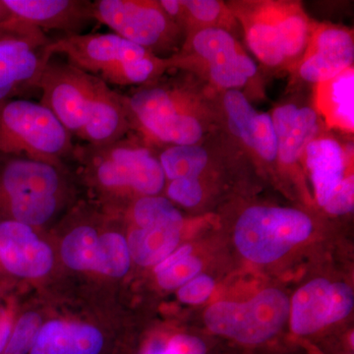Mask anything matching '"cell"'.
<instances>
[{
	"label": "cell",
	"instance_id": "1",
	"mask_svg": "<svg viewBox=\"0 0 354 354\" xmlns=\"http://www.w3.org/2000/svg\"><path fill=\"white\" fill-rule=\"evenodd\" d=\"M36 88L41 92L39 102L84 145L113 143L134 129L125 95L69 62L51 58Z\"/></svg>",
	"mask_w": 354,
	"mask_h": 354
},
{
	"label": "cell",
	"instance_id": "2",
	"mask_svg": "<svg viewBox=\"0 0 354 354\" xmlns=\"http://www.w3.org/2000/svg\"><path fill=\"white\" fill-rule=\"evenodd\" d=\"M50 50L109 86H145L169 70L167 58L114 32L60 37L51 41Z\"/></svg>",
	"mask_w": 354,
	"mask_h": 354
},
{
	"label": "cell",
	"instance_id": "3",
	"mask_svg": "<svg viewBox=\"0 0 354 354\" xmlns=\"http://www.w3.org/2000/svg\"><path fill=\"white\" fill-rule=\"evenodd\" d=\"M125 100L134 129L150 143L197 145L206 133L199 118V100L183 82L155 81L125 95Z\"/></svg>",
	"mask_w": 354,
	"mask_h": 354
},
{
	"label": "cell",
	"instance_id": "4",
	"mask_svg": "<svg viewBox=\"0 0 354 354\" xmlns=\"http://www.w3.org/2000/svg\"><path fill=\"white\" fill-rule=\"evenodd\" d=\"M72 158L78 160L100 187L111 192L157 196L165 186L158 158L148 144L138 139L124 137L106 145H76Z\"/></svg>",
	"mask_w": 354,
	"mask_h": 354
},
{
	"label": "cell",
	"instance_id": "5",
	"mask_svg": "<svg viewBox=\"0 0 354 354\" xmlns=\"http://www.w3.org/2000/svg\"><path fill=\"white\" fill-rule=\"evenodd\" d=\"M75 146L71 134L41 102L0 100V153L60 167L72 158Z\"/></svg>",
	"mask_w": 354,
	"mask_h": 354
},
{
	"label": "cell",
	"instance_id": "6",
	"mask_svg": "<svg viewBox=\"0 0 354 354\" xmlns=\"http://www.w3.org/2000/svg\"><path fill=\"white\" fill-rule=\"evenodd\" d=\"M312 230L311 218L299 209L254 206L239 216L234 241L246 259L269 264L306 241Z\"/></svg>",
	"mask_w": 354,
	"mask_h": 354
},
{
	"label": "cell",
	"instance_id": "7",
	"mask_svg": "<svg viewBox=\"0 0 354 354\" xmlns=\"http://www.w3.org/2000/svg\"><path fill=\"white\" fill-rule=\"evenodd\" d=\"M90 8L93 20L157 57L174 50L183 32L158 1L95 0L91 1Z\"/></svg>",
	"mask_w": 354,
	"mask_h": 354
},
{
	"label": "cell",
	"instance_id": "8",
	"mask_svg": "<svg viewBox=\"0 0 354 354\" xmlns=\"http://www.w3.org/2000/svg\"><path fill=\"white\" fill-rule=\"evenodd\" d=\"M290 313V302L283 291L268 288L249 301L218 302L205 314V323L215 334L243 344H260L281 329Z\"/></svg>",
	"mask_w": 354,
	"mask_h": 354
},
{
	"label": "cell",
	"instance_id": "9",
	"mask_svg": "<svg viewBox=\"0 0 354 354\" xmlns=\"http://www.w3.org/2000/svg\"><path fill=\"white\" fill-rule=\"evenodd\" d=\"M53 39L24 21L11 17L0 24V100L36 88L53 55Z\"/></svg>",
	"mask_w": 354,
	"mask_h": 354
},
{
	"label": "cell",
	"instance_id": "10",
	"mask_svg": "<svg viewBox=\"0 0 354 354\" xmlns=\"http://www.w3.org/2000/svg\"><path fill=\"white\" fill-rule=\"evenodd\" d=\"M60 167L20 156L0 153V221H16L23 205L37 196H58Z\"/></svg>",
	"mask_w": 354,
	"mask_h": 354
},
{
	"label": "cell",
	"instance_id": "11",
	"mask_svg": "<svg viewBox=\"0 0 354 354\" xmlns=\"http://www.w3.org/2000/svg\"><path fill=\"white\" fill-rule=\"evenodd\" d=\"M169 69H186L201 62L207 70L234 67L250 80L257 74V65L247 55L230 31L205 28L189 32L183 50L167 57Z\"/></svg>",
	"mask_w": 354,
	"mask_h": 354
},
{
	"label": "cell",
	"instance_id": "12",
	"mask_svg": "<svg viewBox=\"0 0 354 354\" xmlns=\"http://www.w3.org/2000/svg\"><path fill=\"white\" fill-rule=\"evenodd\" d=\"M353 59L354 41L351 30L313 23L306 50L295 69L305 82L318 85L353 66Z\"/></svg>",
	"mask_w": 354,
	"mask_h": 354
},
{
	"label": "cell",
	"instance_id": "13",
	"mask_svg": "<svg viewBox=\"0 0 354 354\" xmlns=\"http://www.w3.org/2000/svg\"><path fill=\"white\" fill-rule=\"evenodd\" d=\"M53 255L29 225L15 221H0V265L10 274L39 278L50 272Z\"/></svg>",
	"mask_w": 354,
	"mask_h": 354
},
{
	"label": "cell",
	"instance_id": "14",
	"mask_svg": "<svg viewBox=\"0 0 354 354\" xmlns=\"http://www.w3.org/2000/svg\"><path fill=\"white\" fill-rule=\"evenodd\" d=\"M13 17L39 30L64 32V36L82 34L92 22L91 1L87 0H3Z\"/></svg>",
	"mask_w": 354,
	"mask_h": 354
},
{
	"label": "cell",
	"instance_id": "15",
	"mask_svg": "<svg viewBox=\"0 0 354 354\" xmlns=\"http://www.w3.org/2000/svg\"><path fill=\"white\" fill-rule=\"evenodd\" d=\"M228 7L243 27L249 50L261 64L270 68L288 67L281 50L272 1L246 2Z\"/></svg>",
	"mask_w": 354,
	"mask_h": 354
},
{
	"label": "cell",
	"instance_id": "16",
	"mask_svg": "<svg viewBox=\"0 0 354 354\" xmlns=\"http://www.w3.org/2000/svg\"><path fill=\"white\" fill-rule=\"evenodd\" d=\"M271 118L278 140L277 162L295 167L304 160L310 142L321 134L322 120L313 108L291 102L274 109Z\"/></svg>",
	"mask_w": 354,
	"mask_h": 354
},
{
	"label": "cell",
	"instance_id": "17",
	"mask_svg": "<svg viewBox=\"0 0 354 354\" xmlns=\"http://www.w3.org/2000/svg\"><path fill=\"white\" fill-rule=\"evenodd\" d=\"M351 152L337 139L319 134L305 149L304 162L308 169L316 201L325 206L341 183L349 164Z\"/></svg>",
	"mask_w": 354,
	"mask_h": 354
},
{
	"label": "cell",
	"instance_id": "18",
	"mask_svg": "<svg viewBox=\"0 0 354 354\" xmlns=\"http://www.w3.org/2000/svg\"><path fill=\"white\" fill-rule=\"evenodd\" d=\"M291 328L299 335L314 334L333 323V288L327 279H316L295 292L290 306Z\"/></svg>",
	"mask_w": 354,
	"mask_h": 354
},
{
	"label": "cell",
	"instance_id": "19",
	"mask_svg": "<svg viewBox=\"0 0 354 354\" xmlns=\"http://www.w3.org/2000/svg\"><path fill=\"white\" fill-rule=\"evenodd\" d=\"M315 104L314 109L328 127L342 132H353V66L327 82L316 85Z\"/></svg>",
	"mask_w": 354,
	"mask_h": 354
},
{
	"label": "cell",
	"instance_id": "20",
	"mask_svg": "<svg viewBox=\"0 0 354 354\" xmlns=\"http://www.w3.org/2000/svg\"><path fill=\"white\" fill-rule=\"evenodd\" d=\"M272 4L286 64L295 67L306 50L313 23L297 2L272 1Z\"/></svg>",
	"mask_w": 354,
	"mask_h": 354
},
{
	"label": "cell",
	"instance_id": "21",
	"mask_svg": "<svg viewBox=\"0 0 354 354\" xmlns=\"http://www.w3.org/2000/svg\"><path fill=\"white\" fill-rule=\"evenodd\" d=\"M183 225H155L133 230L128 239L130 257L141 266L158 265L178 244Z\"/></svg>",
	"mask_w": 354,
	"mask_h": 354
},
{
	"label": "cell",
	"instance_id": "22",
	"mask_svg": "<svg viewBox=\"0 0 354 354\" xmlns=\"http://www.w3.org/2000/svg\"><path fill=\"white\" fill-rule=\"evenodd\" d=\"M158 158L165 179L169 180L199 177L209 162V151L200 144L169 146L160 152Z\"/></svg>",
	"mask_w": 354,
	"mask_h": 354
},
{
	"label": "cell",
	"instance_id": "23",
	"mask_svg": "<svg viewBox=\"0 0 354 354\" xmlns=\"http://www.w3.org/2000/svg\"><path fill=\"white\" fill-rule=\"evenodd\" d=\"M223 108L228 129L251 152L258 111L241 90L225 91L223 95Z\"/></svg>",
	"mask_w": 354,
	"mask_h": 354
},
{
	"label": "cell",
	"instance_id": "24",
	"mask_svg": "<svg viewBox=\"0 0 354 354\" xmlns=\"http://www.w3.org/2000/svg\"><path fill=\"white\" fill-rule=\"evenodd\" d=\"M184 8L183 29L189 32L205 28L227 30L235 17L228 6L216 0H181Z\"/></svg>",
	"mask_w": 354,
	"mask_h": 354
},
{
	"label": "cell",
	"instance_id": "25",
	"mask_svg": "<svg viewBox=\"0 0 354 354\" xmlns=\"http://www.w3.org/2000/svg\"><path fill=\"white\" fill-rule=\"evenodd\" d=\"M99 235L94 228L81 225L74 228L62 246V260L74 270L94 271Z\"/></svg>",
	"mask_w": 354,
	"mask_h": 354
},
{
	"label": "cell",
	"instance_id": "26",
	"mask_svg": "<svg viewBox=\"0 0 354 354\" xmlns=\"http://www.w3.org/2000/svg\"><path fill=\"white\" fill-rule=\"evenodd\" d=\"M130 268V253L122 235L109 232L99 236L94 271L120 278Z\"/></svg>",
	"mask_w": 354,
	"mask_h": 354
},
{
	"label": "cell",
	"instance_id": "27",
	"mask_svg": "<svg viewBox=\"0 0 354 354\" xmlns=\"http://www.w3.org/2000/svg\"><path fill=\"white\" fill-rule=\"evenodd\" d=\"M133 218L139 227L155 225H183V216L169 200L160 196L141 197L133 206Z\"/></svg>",
	"mask_w": 354,
	"mask_h": 354
},
{
	"label": "cell",
	"instance_id": "28",
	"mask_svg": "<svg viewBox=\"0 0 354 354\" xmlns=\"http://www.w3.org/2000/svg\"><path fill=\"white\" fill-rule=\"evenodd\" d=\"M106 348L104 335L94 326L67 325L64 354H104Z\"/></svg>",
	"mask_w": 354,
	"mask_h": 354
},
{
	"label": "cell",
	"instance_id": "29",
	"mask_svg": "<svg viewBox=\"0 0 354 354\" xmlns=\"http://www.w3.org/2000/svg\"><path fill=\"white\" fill-rule=\"evenodd\" d=\"M251 153L269 164L277 162L278 140H277L276 131L272 124L271 114L257 113L255 124H254L253 146Z\"/></svg>",
	"mask_w": 354,
	"mask_h": 354
},
{
	"label": "cell",
	"instance_id": "30",
	"mask_svg": "<svg viewBox=\"0 0 354 354\" xmlns=\"http://www.w3.org/2000/svg\"><path fill=\"white\" fill-rule=\"evenodd\" d=\"M202 267L201 260L197 257L191 255L184 257L162 271L156 272L158 285L165 290L183 286L201 272Z\"/></svg>",
	"mask_w": 354,
	"mask_h": 354
},
{
	"label": "cell",
	"instance_id": "31",
	"mask_svg": "<svg viewBox=\"0 0 354 354\" xmlns=\"http://www.w3.org/2000/svg\"><path fill=\"white\" fill-rule=\"evenodd\" d=\"M67 325L51 321L39 329L29 354H64Z\"/></svg>",
	"mask_w": 354,
	"mask_h": 354
},
{
	"label": "cell",
	"instance_id": "32",
	"mask_svg": "<svg viewBox=\"0 0 354 354\" xmlns=\"http://www.w3.org/2000/svg\"><path fill=\"white\" fill-rule=\"evenodd\" d=\"M167 195L172 201L186 208H193L201 202L203 187L199 177H188L171 180Z\"/></svg>",
	"mask_w": 354,
	"mask_h": 354
},
{
	"label": "cell",
	"instance_id": "33",
	"mask_svg": "<svg viewBox=\"0 0 354 354\" xmlns=\"http://www.w3.org/2000/svg\"><path fill=\"white\" fill-rule=\"evenodd\" d=\"M330 215L342 216L351 213L354 208V176L353 174L344 176L337 186L332 196L323 207Z\"/></svg>",
	"mask_w": 354,
	"mask_h": 354
},
{
	"label": "cell",
	"instance_id": "34",
	"mask_svg": "<svg viewBox=\"0 0 354 354\" xmlns=\"http://www.w3.org/2000/svg\"><path fill=\"white\" fill-rule=\"evenodd\" d=\"M215 288V281L207 274L191 279L178 291V297L184 304H199L206 301Z\"/></svg>",
	"mask_w": 354,
	"mask_h": 354
},
{
	"label": "cell",
	"instance_id": "35",
	"mask_svg": "<svg viewBox=\"0 0 354 354\" xmlns=\"http://www.w3.org/2000/svg\"><path fill=\"white\" fill-rule=\"evenodd\" d=\"M333 323L339 322L353 311L354 297L353 288L344 283H332Z\"/></svg>",
	"mask_w": 354,
	"mask_h": 354
},
{
	"label": "cell",
	"instance_id": "36",
	"mask_svg": "<svg viewBox=\"0 0 354 354\" xmlns=\"http://www.w3.org/2000/svg\"><path fill=\"white\" fill-rule=\"evenodd\" d=\"M171 354H206L205 342L194 335H177L165 344Z\"/></svg>",
	"mask_w": 354,
	"mask_h": 354
},
{
	"label": "cell",
	"instance_id": "37",
	"mask_svg": "<svg viewBox=\"0 0 354 354\" xmlns=\"http://www.w3.org/2000/svg\"><path fill=\"white\" fill-rule=\"evenodd\" d=\"M12 332L11 312L8 309L0 310V354L3 353Z\"/></svg>",
	"mask_w": 354,
	"mask_h": 354
},
{
	"label": "cell",
	"instance_id": "38",
	"mask_svg": "<svg viewBox=\"0 0 354 354\" xmlns=\"http://www.w3.org/2000/svg\"><path fill=\"white\" fill-rule=\"evenodd\" d=\"M191 252H192V247L190 245L181 247V248H179L176 252H172L169 257L162 260L160 264H158L157 267H156L155 272L162 271L165 268L169 267V266L176 263L177 261L183 259L184 257H187V256L190 255Z\"/></svg>",
	"mask_w": 354,
	"mask_h": 354
},
{
	"label": "cell",
	"instance_id": "39",
	"mask_svg": "<svg viewBox=\"0 0 354 354\" xmlns=\"http://www.w3.org/2000/svg\"><path fill=\"white\" fill-rule=\"evenodd\" d=\"M144 354H171L167 351L165 348V344L162 342H153L149 348L146 349L145 353Z\"/></svg>",
	"mask_w": 354,
	"mask_h": 354
},
{
	"label": "cell",
	"instance_id": "40",
	"mask_svg": "<svg viewBox=\"0 0 354 354\" xmlns=\"http://www.w3.org/2000/svg\"><path fill=\"white\" fill-rule=\"evenodd\" d=\"M11 17L10 11L8 10L3 0H0V24Z\"/></svg>",
	"mask_w": 354,
	"mask_h": 354
}]
</instances>
